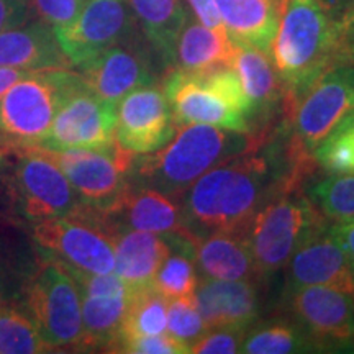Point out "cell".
Masks as SVG:
<instances>
[{
	"label": "cell",
	"instance_id": "6da1fadb",
	"mask_svg": "<svg viewBox=\"0 0 354 354\" xmlns=\"http://www.w3.org/2000/svg\"><path fill=\"white\" fill-rule=\"evenodd\" d=\"M322 169L295 143L284 120L251 151L205 172L180 196L184 234L197 243L215 233H246L266 203L305 187Z\"/></svg>",
	"mask_w": 354,
	"mask_h": 354
},
{
	"label": "cell",
	"instance_id": "7a4b0ae2",
	"mask_svg": "<svg viewBox=\"0 0 354 354\" xmlns=\"http://www.w3.org/2000/svg\"><path fill=\"white\" fill-rule=\"evenodd\" d=\"M272 130L245 133L202 123L180 125L161 149L135 158L130 183L158 190L177 202L198 177L254 149Z\"/></svg>",
	"mask_w": 354,
	"mask_h": 354
},
{
	"label": "cell",
	"instance_id": "3957f363",
	"mask_svg": "<svg viewBox=\"0 0 354 354\" xmlns=\"http://www.w3.org/2000/svg\"><path fill=\"white\" fill-rule=\"evenodd\" d=\"M338 24L315 0H286L271 57L286 86L289 118L305 92L331 66L343 61Z\"/></svg>",
	"mask_w": 354,
	"mask_h": 354
},
{
	"label": "cell",
	"instance_id": "277c9868",
	"mask_svg": "<svg viewBox=\"0 0 354 354\" xmlns=\"http://www.w3.org/2000/svg\"><path fill=\"white\" fill-rule=\"evenodd\" d=\"M177 127L202 123L251 133V105L233 68L202 74L172 69L162 79Z\"/></svg>",
	"mask_w": 354,
	"mask_h": 354
},
{
	"label": "cell",
	"instance_id": "5b68a950",
	"mask_svg": "<svg viewBox=\"0 0 354 354\" xmlns=\"http://www.w3.org/2000/svg\"><path fill=\"white\" fill-rule=\"evenodd\" d=\"M304 189L266 203L246 230L251 253L263 281L284 271L287 261L310 233L328 225Z\"/></svg>",
	"mask_w": 354,
	"mask_h": 354
},
{
	"label": "cell",
	"instance_id": "8992f818",
	"mask_svg": "<svg viewBox=\"0 0 354 354\" xmlns=\"http://www.w3.org/2000/svg\"><path fill=\"white\" fill-rule=\"evenodd\" d=\"M25 312L46 348L79 349L82 302L76 281L63 264L46 258L25 284Z\"/></svg>",
	"mask_w": 354,
	"mask_h": 354
},
{
	"label": "cell",
	"instance_id": "52a82bcc",
	"mask_svg": "<svg viewBox=\"0 0 354 354\" xmlns=\"http://www.w3.org/2000/svg\"><path fill=\"white\" fill-rule=\"evenodd\" d=\"M33 240L48 258L73 271L109 274L115 269L113 233L86 203L76 214L37 221Z\"/></svg>",
	"mask_w": 354,
	"mask_h": 354
},
{
	"label": "cell",
	"instance_id": "ba28073f",
	"mask_svg": "<svg viewBox=\"0 0 354 354\" xmlns=\"http://www.w3.org/2000/svg\"><path fill=\"white\" fill-rule=\"evenodd\" d=\"M59 104L46 138L48 149H99L115 141L117 105L100 99L79 73H59Z\"/></svg>",
	"mask_w": 354,
	"mask_h": 354
},
{
	"label": "cell",
	"instance_id": "9c48e42d",
	"mask_svg": "<svg viewBox=\"0 0 354 354\" xmlns=\"http://www.w3.org/2000/svg\"><path fill=\"white\" fill-rule=\"evenodd\" d=\"M64 172L86 205L104 212L112 207L130 183V171L136 154L117 140L99 149H48L37 146Z\"/></svg>",
	"mask_w": 354,
	"mask_h": 354
},
{
	"label": "cell",
	"instance_id": "30bf717a",
	"mask_svg": "<svg viewBox=\"0 0 354 354\" xmlns=\"http://www.w3.org/2000/svg\"><path fill=\"white\" fill-rule=\"evenodd\" d=\"M38 71L13 84L0 99V141L30 148L46 138L59 104V73Z\"/></svg>",
	"mask_w": 354,
	"mask_h": 354
},
{
	"label": "cell",
	"instance_id": "8fae6325",
	"mask_svg": "<svg viewBox=\"0 0 354 354\" xmlns=\"http://www.w3.org/2000/svg\"><path fill=\"white\" fill-rule=\"evenodd\" d=\"M354 109V61H339L305 92L289 118L300 148L313 154L330 131Z\"/></svg>",
	"mask_w": 354,
	"mask_h": 354
},
{
	"label": "cell",
	"instance_id": "7c38bea8",
	"mask_svg": "<svg viewBox=\"0 0 354 354\" xmlns=\"http://www.w3.org/2000/svg\"><path fill=\"white\" fill-rule=\"evenodd\" d=\"M282 313L299 323L317 351L354 348V294L328 286L300 287L284 294Z\"/></svg>",
	"mask_w": 354,
	"mask_h": 354
},
{
	"label": "cell",
	"instance_id": "4fadbf2b",
	"mask_svg": "<svg viewBox=\"0 0 354 354\" xmlns=\"http://www.w3.org/2000/svg\"><path fill=\"white\" fill-rule=\"evenodd\" d=\"M55 32L73 68H81L115 44L141 37L127 0H86L76 20Z\"/></svg>",
	"mask_w": 354,
	"mask_h": 354
},
{
	"label": "cell",
	"instance_id": "5bb4252c",
	"mask_svg": "<svg viewBox=\"0 0 354 354\" xmlns=\"http://www.w3.org/2000/svg\"><path fill=\"white\" fill-rule=\"evenodd\" d=\"M77 73L91 91L115 105L135 88L161 84L166 77L143 35L109 48L77 68Z\"/></svg>",
	"mask_w": 354,
	"mask_h": 354
},
{
	"label": "cell",
	"instance_id": "9a60e30c",
	"mask_svg": "<svg viewBox=\"0 0 354 354\" xmlns=\"http://www.w3.org/2000/svg\"><path fill=\"white\" fill-rule=\"evenodd\" d=\"M24 151L25 156L15 171V190L21 214L35 223L76 214L84 202L64 172L37 146L24 148Z\"/></svg>",
	"mask_w": 354,
	"mask_h": 354
},
{
	"label": "cell",
	"instance_id": "2e32d148",
	"mask_svg": "<svg viewBox=\"0 0 354 354\" xmlns=\"http://www.w3.org/2000/svg\"><path fill=\"white\" fill-rule=\"evenodd\" d=\"M177 131L171 104L161 84L135 88L117 104L115 140L135 154L161 149Z\"/></svg>",
	"mask_w": 354,
	"mask_h": 354
},
{
	"label": "cell",
	"instance_id": "e0dca14e",
	"mask_svg": "<svg viewBox=\"0 0 354 354\" xmlns=\"http://www.w3.org/2000/svg\"><path fill=\"white\" fill-rule=\"evenodd\" d=\"M232 68L251 105V133H266L289 120L286 86L269 51L234 43Z\"/></svg>",
	"mask_w": 354,
	"mask_h": 354
},
{
	"label": "cell",
	"instance_id": "ac0fdd59",
	"mask_svg": "<svg viewBox=\"0 0 354 354\" xmlns=\"http://www.w3.org/2000/svg\"><path fill=\"white\" fill-rule=\"evenodd\" d=\"M330 223L310 233L287 261L284 294L308 286H328L354 294V276Z\"/></svg>",
	"mask_w": 354,
	"mask_h": 354
},
{
	"label": "cell",
	"instance_id": "d6986e66",
	"mask_svg": "<svg viewBox=\"0 0 354 354\" xmlns=\"http://www.w3.org/2000/svg\"><path fill=\"white\" fill-rule=\"evenodd\" d=\"M261 284L198 277L194 300L207 330H250L261 320Z\"/></svg>",
	"mask_w": 354,
	"mask_h": 354
},
{
	"label": "cell",
	"instance_id": "ffe728a7",
	"mask_svg": "<svg viewBox=\"0 0 354 354\" xmlns=\"http://www.w3.org/2000/svg\"><path fill=\"white\" fill-rule=\"evenodd\" d=\"M99 214L112 233L118 230H143L162 236L184 234L179 203L166 194L133 183H128L112 207Z\"/></svg>",
	"mask_w": 354,
	"mask_h": 354
},
{
	"label": "cell",
	"instance_id": "44dd1931",
	"mask_svg": "<svg viewBox=\"0 0 354 354\" xmlns=\"http://www.w3.org/2000/svg\"><path fill=\"white\" fill-rule=\"evenodd\" d=\"M0 68L38 73L71 69L73 64L57 41L55 28L39 20L0 33Z\"/></svg>",
	"mask_w": 354,
	"mask_h": 354
},
{
	"label": "cell",
	"instance_id": "7402d4cb",
	"mask_svg": "<svg viewBox=\"0 0 354 354\" xmlns=\"http://www.w3.org/2000/svg\"><path fill=\"white\" fill-rule=\"evenodd\" d=\"M194 261L198 277L264 284L246 233H215L202 238L196 243Z\"/></svg>",
	"mask_w": 354,
	"mask_h": 354
},
{
	"label": "cell",
	"instance_id": "603a6c76",
	"mask_svg": "<svg viewBox=\"0 0 354 354\" xmlns=\"http://www.w3.org/2000/svg\"><path fill=\"white\" fill-rule=\"evenodd\" d=\"M115 269L131 290L153 284L159 266L169 254L166 236L143 230H118L113 233Z\"/></svg>",
	"mask_w": 354,
	"mask_h": 354
},
{
	"label": "cell",
	"instance_id": "cb8c5ba5",
	"mask_svg": "<svg viewBox=\"0 0 354 354\" xmlns=\"http://www.w3.org/2000/svg\"><path fill=\"white\" fill-rule=\"evenodd\" d=\"M127 3L141 35L167 74L174 68L177 39L190 17L184 0H127Z\"/></svg>",
	"mask_w": 354,
	"mask_h": 354
},
{
	"label": "cell",
	"instance_id": "d4e9b609",
	"mask_svg": "<svg viewBox=\"0 0 354 354\" xmlns=\"http://www.w3.org/2000/svg\"><path fill=\"white\" fill-rule=\"evenodd\" d=\"M286 0H215L216 10L233 43L271 51Z\"/></svg>",
	"mask_w": 354,
	"mask_h": 354
},
{
	"label": "cell",
	"instance_id": "484cf974",
	"mask_svg": "<svg viewBox=\"0 0 354 354\" xmlns=\"http://www.w3.org/2000/svg\"><path fill=\"white\" fill-rule=\"evenodd\" d=\"M234 43L227 32L212 30L189 17L176 44L174 68L185 74H202L232 68Z\"/></svg>",
	"mask_w": 354,
	"mask_h": 354
},
{
	"label": "cell",
	"instance_id": "4316f807",
	"mask_svg": "<svg viewBox=\"0 0 354 354\" xmlns=\"http://www.w3.org/2000/svg\"><path fill=\"white\" fill-rule=\"evenodd\" d=\"M131 295V294H130ZM130 295H81L82 336L79 349L110 351L117 342L125 318Z\"/></svg>",
	"mask_w": 354,
	"mask_h": 354
},
{
	"label": "cell",
	"instance_id": "83f0119b",
	"mask_svg": "<svg viewBox=\"0 0 354 354\" xmlns=\"http://www.w3.org/2000/svg\"><path fill=\"white\" fill-rule=\"evenodd\" d=\"M241 353L248 354H289V353H317L308 335L299 323L282 313L269 320L256 322L245 336Z\"/></svg>",
	"mask_w": 354,
	"mask_h": 354
},
{
	"label": "cell",
	"instance_id": "f1b7e54d",
	"mask_svg": "<svg viewBox=\"0 0 354 354\" xmlns=\"http://www.w3.org/2000/svg\"><path fill=\"white\" fill-rule=\"evenodd\" d=\"M171 251L159 266L153 279V287L167 300L187 297L196 290L198 274L196 269V243L185 234L176 233L166 236Z\"/></svg>",
	"mask_w": 354,
	"mask_h": 354
},
{
	"label": "cell",
	"instance_id": "f546056e",
	"mask_svg": "<svg viewBox=\"0 0 354 354\" xmlns=\"http://www.w3.org/2000/svg\"><path fill=\"white\" fill-rule=\"evenodd\" d=\"M167 304H169V300L159 294L153 286L131 290L122 330L113 346L120 339L133 338V336L166 333ZM112 349H110V353H112Z\"/></svg>",
	"mask_w": 354,
	"mask_h": 354
},
{
	"label": "cell",
	"instance_id": "4dcf8cb0",
	"mask_svg": "<svg viewBox=\"0 0 354 354\" xmlns=\"http://www.w3.org/2000/svg\"><path fill=\"white\" fill-rule=\"evenodd\" d=\"M304 192L330 221L354 218V172H326L305 184Z\"/></svg>",
	"mask_w": 354,
	"mask_h": 354
},
{
	"label": "cell",
	"instance_id": "1f68e13d",
	"mask_svg": "<svg viewBox=\"0 0 354 354\" xmlns=\"http://www.w3.org/2000/svg\"><path fill=\"white\" fill-rule=\"evenodd\" d=\"M46 348L25 310L0 300V354H35Z\"/></svg>",
	"mask_w": 354,
	"mask_h": 354
},
{
	"label": "cell",
	"instance_id": "d6a6232c",
	"mask_svg": "<svg viewBox=\"0 0 354 354\" xmlns=\"http://www.w3.org/2000/svg\"><path fill=\"white\" fill-rule=\"evenodd\" d=\"M205 323L198 313L194 294L187 297H177L167 304V323L166 333L183 343L184 346L192 348V344L205 335Z\"/></svg>",
	"mask_w": 354,
	"mask_h": 354
},
{
	"label": "cell",
	"instance_id": "836d02e7",
	"mask_svg": "<svg viewBox=\"0 0 354 354\" xmlns=\"http://www.w3.org/2000/svg\"><path fill=\"white\" fill-rule=\"evenodd\" d=\"M112 353H131V354H185L189 348L167 333L133 336V338L120 339L115 344Z\"/></svg>",
	"mask_w": 354,
	"mask_h": 354
},
{
	"label": "cell",
	"instance_id": "e575fe53",
	"mask_svg": "<svg viewBox=\"0 0 354 354\" xmlns=\"http://www.w3.org/2000/svg\"><path fill=\"white\" fill-rule=\"evenodd\" d=\"M84 3L86 0H28L32 13L55 30L73 24Z\"/></svg>",
	"mask_w": 354,
	"mask_h": 354
},
{
	"label": "cell",
	"instance_id": "d590c367",
	"mask_svg": "<svg viewBox=\"0 0 354 354\" xmlns=\"http://www.w3.org/2000/svg\"><path fill=\"white\" fill-rule=\"evenodd\" d=\"M248 330L215 328L207 330L205 335L190 348L196 354H234L241 353V344L245 342Z\"/></svg>",
	"mask_w": 354,
	"mask_h": 354
},
{
	"label": "cell",
	"instance_id": "8d00e7d4",
	"mask_svg": "<svg viewBox=\"0 0 354 354\" xmlns=\"http://www.w3.org/2000/svg\"><path fill=\"white\" fill-rule=\"evenodd\" d=\"M32 10L24 0H0V33L28 21Z\"/></svg>",
	"mask_w": 354,
	"mask_h": 354
},
{
	"label": "cell",
	"instance_id": "74e56055",
	"mask_svg": "<svg viewBox=\"0 0 354 354\" xmlns=\"http://www.w3.org/2000/svg\"><path fill=\"white\" fill-rule=\"evenodd\" d=\"M330 232L342 246L344 256H346L349 269H351L354 276V218L342 220V221H331Z\"/></svg>",
	"mask_w": 354,
	"mask_h": 354
},
{
	"label": "cell",
	"instance_id": "f35d334b",
	"mask_svg": "<svg viewBox=\"0 0 354 354\" xmlns=\"http://www.w3.org/2000/svg\"><path fill=\"white\" fill-rule=\"evenodd\" d=\"M189 3L190 10L196 15L197 21H201L202 25L209 26L212 30H218V32H227L221 19L216 10L215 0H185Z\"/></svg>",
	"mask_w": 354,
	"mask_h": 354
},
{
	"label": "cell",
	"instance_id": "ab89813d",
	"mask_svg": "<svg viewBox=\"0 0 354 354\" xmlns=\"http://www.w3.org/2000/svg\"><path fill=\"white\" fill-rule=\"evenodd\" d=\"M32 74V71L13 69V68H0V99L10 88L13 84H17L20 79H24Z\"/></svg>",
	"mask_w": 354,
	"mask_h": 354
},
{
	"label": "cell",
	"instance_id": "60d3db41",
	"mask_svg": "<svg viewBox=\"0 0 354 354\" xmlns=\"http://www.w3.org/2000/svg\"><path fill=\"white\" fill-rule=\"evenodd\" d=\"M338 24L339 32H342V37L344 38L348 33L354 32V0L348 3L346 10L343 12V15L339 17V20L336 21Z\"/></svg>",
	"mask_w": 354,
	"mask_h": 354
},
{
	"label": "cell",
	"instance_id": "b9f144b4",
	"mask_svg": "<svg viewBox=\"0 0 354 354\" xmlns=\"http://www.w3.org/2000/svg\"><path fill=\"white\" fill-rule=\"evenodd\" d=\"M315 2L333 17L339 15L344 10V7L348 6V0H315Z\"/></svg>",
	"mask_w": 354,
	"mask_h": 354
},
{
	"label": "cell",
	"instance_id": "7bdbcfd3",
	"mask_svg": "<svg viewBox=\"0 0 354 354\" xmlns=\"http://www.w3.org/2000/svg\"><path fill=\"white\" fill-rule=\"evenodd\" d=\"M343 61H354V32L343 38Z\"/></svg>",
	"mask_w": 354,
	"mask_h": 354
},
{
	"label": "cell",
	"instance_id": "ee69618b",
	"mask_svg": "<svg viewBox=\"0 0 354 354\" xmlns=\"http://www.w3.org/2000/svg\"><path fill=\"white\" fill-rule=\"evenodd\" d=\"M336 127L342 128V130L346 133V135L351 138V141L354 143V109Z\"/></svg>",
	"mask_w": 354,
	"mask_h": 354
},
{
	"label": "cell",
	"instance_id": "f6af8a7d",
	"mask_svg": "<svg viewBox=\"0 0 354 354\" xmlns=\"http://www.w3.org/2000/svg\"><path fill=\"white\" fill-rule=\"evenodd\" d=\"M24 2H28V0H24Z\"/></svg>",
	"mask_w": 354,
	"mask_h": 354
},
{
	"label": "cell",
	"instance_id": "bcb514c9",
	"mask_svg": "<svg viewBox=\"0 0 354 354\" xmlns=\"http://www.w3.org/2000/svg\"><path fill=\"white\" fill-rule=\"evenodd\" d=\"M0 300H2V295H0Z\"/></svg>",
	"mask_w": 354,
	"mask_h": 354
}]
</instances>
